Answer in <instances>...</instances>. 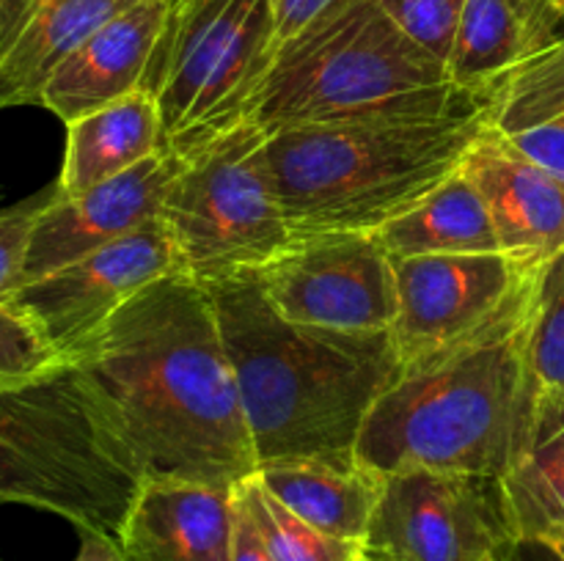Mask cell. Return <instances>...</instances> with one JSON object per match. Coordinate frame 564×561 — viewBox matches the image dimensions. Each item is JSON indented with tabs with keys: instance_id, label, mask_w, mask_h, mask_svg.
I'll use <instances>...</instances> for the list:
<instances>
[{
	"instance_id": "9a60e30c",
	"label": "cell",
	"mask_w": 564,
	"mask_h": 561,
	"mask_svg": "<svg viewBox=\"0 0 564 561\" xmlns=\"http://www.w3.org/2000/svg\"><path fill=\"white\" fill-rule=\"evenodd\" d=\"M463 174L488 207L501 253L534 270L564 251V182L523 157L485 124Z\"/></svg>"
},
{
	"instance_id": "6da1fadb",
	"label": "cell",
	"mask_w": 564,
	"mask_h": 561,
	"mask_svg": "<svg viewBox=\"0 0 564 561\" xmlns=\"http://www.w3.org/2000/svg\"><path fill=\"white\" fill-rule=\"evenodd\" d=\"M141 479L229 484L259 468L207 286L154 280L69 355Z\"/></svg>"
},
{
	"instance_id": "277c9868",
	"label": "cell",
	"mask_w": 564,
	"mask_h": 561,
	"mask_svg": "<svg viewBox=\"0 0 564 561\" xmlns=\"http://www.w3.org/2000/svg\"><path fill=\"white\" fill-rule=\"evenodd\" d=\"M485 108L488 97L457 88L446 66L416 47L378 0H341L281 44L246 121L281 132L438 121Z\"/></svg>"
},
{
	"instance_id": "cb8c5ba5",
	"label": "cell",
	"mask_w": 564,
	"mask_h": 561,
	"mask_svg": "<svg viewBox=\"0 0 564 561\" xmlns=\"http://www.w3.org/2000/svg\"><path fill=\"white\" fill-rule=\"evenodd\" d=\"M235 495L262 534L273 561H364L367 556L361 542L336 539L292 515L264 490L257 473L237 482Z\"/></svg>"
},
{
	"instance_id": "7402d4cb",
	"label": "cell",
	"mask_w": 564,
	"mask_h": 561,
	"mask_svg": "<svg viewBox=\"0 0 564 561\" xmlns=\"http://www.w3.org/2000/svg\"><path fill=\"white\" fill-rule=\"evenodd\" d=\"M391 262L413 256L501 253L482 193L460 170L375 234Z\"/></svg>"
},
{
	"instance_id": "f1b7e54d",
	"label": "cell",
	"mask_w": 564,
	"mask_h": 561,
	"mask_svg": "<svg viewBox=\"0 0 564 561\" xmlns=\"http://www.w3.org/2000/svg\"><path fill=\"white\" fill-rule=\"evenodd\" d=\"M341 3V0H275L273 3V38L275 53L281 44L295 38L303 28L312 25L317 16H323L330 6Z\"/></svg>"
},
{
	"instance_id": "5bb4252c",
	"label": "cell",
	"mask_w": 564,
	"mask_h": 561,
	"mask_svg": "<svg viewBox=\"0 0 564 561\" xmlns=\"http://www.w3.org/2000/svg\"><path fill=\"white\" fill-rule=\"evenodd\" d=\"M169 6L135 0L97 28L44 86L39 105L55 119L72 124L110 102L147 88L152 61L169 33Z\"/></svg>"
},
{
	"instance_id": "f546056e",
	"label": "cell",
	"mask_w": 564,
	"mask_h": 561,
	"mask_svg": "<svg viewBox=\"0 0 564 561\" xmlns=\"http://www.w3.org/2000/svg\"><path fill=\"white\" fill-rule=\"evenodd\" d=\"M237 498V495H235ZM231 561H273L262 534L253 526L251 515L242 509L237 501V526H235V548H231Z\"/></svg>"
},
{
	"instance_id": "603a6c76",
	"label": "cell",
	"mask_w": 564,
	"mask_h": 561,
	"mask_svg": "<svg viewBox=\"0 0 564 561\" xmlns=\"http://www.w3.org/2000/svg\"><path fill=\"white\" fill-rule=\"evenodd\" d=\"M501 484L518 539L564 531V396L540 391L532 440Z\"/></svg>"
},
{
	"instance_id": "3957f363",
	"label": "cell",
	"mask_w": 564,
	"mask_h": 561,
	"mask_svg": "<svg viewBox=\"0 0 564 561\" xmlns=\"http://www.w3.org/2000/svg\"><path fill=\"white\" fill-rule=\"evenodd\" d=\"M529 292L482 336L397 374L364 421L358 465L380 476L411 468L510 473L532 440L540 402L527 361Z\"/></svg>"
},
{
	"instance_id": "52a82bcc",
	"label": "cell",
	"mask_w": 564,
	"mask_h": 561,
	"mask_svg": "<svg viewBox=\"0 0 564 561\" xmlns=\"http://www.w3.org/2000/svg\"><path fill=\"white\" fill-rule=\"evenodd\" d=\"M264 143L262 127L240 121L180 157L158 218L180 273L202 286L259 273L295 242Z\"/></svg>"
},
{
	"instance_id": "4fadbf2b",
	"label": "cell",
	"mask_w": 564,
	"mask_h": 561,
	"mask_svg": "<svg viewBox=\"0 0 564 561\" xmlns=\"http://www.w3.org/2000/svg\"><path fill=\"white\" fill-rule=\"evenodd\" d=\"M176 165V154L160 152L83 196L64 198L53 187L33 226L22 286L152 223Z\"/></svg>"
},
{
	"instance_id": "e0dca14e",
	"label": "cell",
	"mask_w": 564,
	"mask_h": 561,
	"mask_svg": "<svg viewBox=\"0 0 564 561\" xmlns=\"http://www.w3.org/2000/svg\"><path fill=\"white\" fill-rule=\"evenodd\" d=\"M564 33L560 0H466L455 50L446 64L449 80L477 97L543 53Z\"/></svg>"
},
{
	"instance_id": "484cf974",
	"label": "cell",
	"mask_w": 564,
	"mask_h": 561,
	"mask_svg": "<svg viewBox=\"0 0 564 561\" xmlns=\"http://www.w3.org/2000/svg\"><path fill=\"white\" fill-rule=\"evenodd\" d=\"M69 361L17 302H0V388H20L64 372Z\"/></svg>"
},
{
	"instance_id": "ffe728a7",
	"label": "cell",
	"mask_w": 564,
	"mask_h": 561,
	"mask_svg": "<svg viewBox=\"0 0 564 561\" xmlns=\"http://www.w3.org/2000/svg\"><path fill=\"white\" fill-rule=\"evenodd\" d=\"M273 498L317 531L347 542H367L383 476L358 462L275 460L257 468Z\"/></svg>"
},
{
	"instance_id": "d590c367",
	"label": "cell",
	"mask_w": 564,
	"mask_h": 561,
	"mask_svg": "<svg viewBox=\"0 0 564 561\" xmlns=\"http://www.w3.org/2000/svg\"><path fill=\"white\" fill-rule=\"evenodd\" d=\"M364 561H389V559H383V556H375V553H369V550H367Z\"/></svg>"
},
{
	"instance_id": "d4e9b609",
	"label": "cell",
	"mask_w": 564,
	"mask_h": 561,
	"mask_svg": "<svg viewBox=\"0 0 564 561\" xmlns=\"http://www.w3.org/2000/svg\"><path fill=\"white\" fill-rule=\"evenodd\" d=\"M527 361L540 391L564 396V251L532 273Z\"/></svg>"
},
{
	"instance_id": "83f0119b",
	"label": "cell",
	"mask_w": 564,
	"mask_h": 561,
	"mask_svg": "<svg viewBox=\"0 0 564 561\" xmlns=\"http://www.w3.org/2000/svg\"><path fill=\"white\" fill-rule=\"evenodd\" d=\"M50 196H53V187L42 196L0 209V302L11 300L20 292L33 226H36L39 212L50 201Z\"/></svg>"
},
{
	"instance_id": "1f68e13d",
	"label": "cell",
	"mask_w": 564,
	"mask_h": 561,
	"mask_svg": "<svg viewBox=\"0 0 564 561\" xmlns=\"http://www.w3.org/2000/svg\"><path fill=\"white\" fill-rule=\"evenodd\" d=\"M505 561H564L549 539H516Z\"/></svg>"
},
{
	"instance_id": "2e32d148",
	"label": "cell",
	"mask_w": 564,
	"mask_h": 561,
	"mask_svg": "<svg viewBox=\"0 0 564 561\" xmlns=\"http://www.w3.org/2000/svg\"><path fill=\"white\" fill-rule=\"evenodd\" d=\"M235 526L229 484L143 479L119 542L130 561H231Z\"/></svg>"
},
{
	"instance_id": "7c38bea8",
	"label": "cell",
	"mask_w": 564,
	"mask_h": 561,
	"mask_svg": "<svg viewBox=\"0 0 564 561\" xmlns=\"http://www.w3.org/2000/svg\"><path fill=\"white\" fill-rule=\"evenodd\" d=\"M180 273L160 218L132 234L20 286L11 302L31 314L69 361L72 350L108 322L138 292Z\"/></svg>"
},
{
	"instance_id": "7a4b0ae2",
	"label": "cell",
	"mask_w": 564,
	"mask_h": 561,
	"mask_svg": "<svg viewBox=\"0 0 564 561\" xmlns=\"http://www.w3.org/2000/svg\"><path fill=\"white\" fill-rule=\"evenodd\" d=\"M257 462H356L375 402L402 372L391 330L341 333L281 317L257 273L207 286Z\"/></svg>"
},
{
	"instance_id": "30bf717a",
	"label": "cell",
	"mask_w": 564,
	"mask_h": 561,
	"mask_svg": "<svg viewBox=\"0 0 564 561\" xmlns=\"http://www.w3.org/2000/svg\"><path fill=\"white\" fill-rule=\"evenodd\" d=\"M534 270L505 253L413 256L394 262L402 369L433 361L494 328L529 292Z\"/></svg>"
},
{
	"instance_id": "5b68a950",
	"label": "cell",
	"mask_w": 564,
	"mask_h": 561,
	"mask_svg": "<svg viewBox=\"0 0 564 561\" xmlns=\"http://www.w3.org/2000/svg\"><path fill=\"white\" fill-rule=\"evenodd\" d=\"M488 124V108L438 121L268 132L264 157L292 234H378L444 185Z\"/></svg>"
},
{
	"instance_id": "ac0fdd59",
	"label": "cell",
	"mask_w": 564,
	"mask_h": 561,
	"mask_svg": "<svg viewBox=\"0 0 564 561\" xmlns=\"http://www.w3.org/2000/svg\"><path fill=\"white\" fill-rule=\"evenodd\" d=\"M135 0H33L0 31V110L39 105L61 64Z\"/></svg>"
},
{
	"instance_id": "44dd1931",
	"label": "cell",
	"mask_w": 564,
	"mask_h": 561,
	"mask_svg": "<svg viewBox=\"0 0 564 561\" xmlns=\"http://www.w3.org/2000/svg\"><path fill=\"white\" fill-rule=\"evenodd\" d=\"M488 127L564 182V33L490 88Z\"/></svg>"
},
{
	"instance_id": "8992f818",
	"label": "cell",
	"mask_w": 564,
	"mask_h": 561,
	"mask_svg": "<svg viewBox=\"0 0 564 561\" xmlns=\"http://www.w3.org/2000/svg\"><path fill=\"white\" fill-rule=\"evenodd\" d=\"M141 482L72 366L0 388V504L33 506L119 537Z\"/></svg>"
},
{
	"instance_id": "d6986e66",
	"label": "cell",
	"mask_w": 564,
	"mask_h": 561,
	"mask_svg": "<svg viewBox=\"0 0 564 561\" xmlns=\"http://www.w3.org/2000/svg\"><path fill=\"white\" fill-rule=\"evenodd\" d=\"M163 152V116L158 97L138 88L66 124V152L55 193L83 196Z\"/></svg>"
},
{
	"instance_id": "ba28073f",
	"label": "cell",
	"mask_w": 564,
	"mask_h": 561,
	"mask_svg": "<svg viewBox=\"0 0 564 561\" xmlns=\"http://www.w3.org/2000/svg\"><path fill=\"white\" fill-rule=\"evenodd\" d=\"M275 0H191L171 20L147 88L163 116V152H193L246 121L275 55Z\"/></svg>"
},
{
	"instance_id": "8d00e7d4",
	"label": "cell",
	"mask_w": 564,
	"mask_h": 561,
	"mask_svg": "<svg viewBox=\"0 0 564 561\" xmlns=\"http://www.w3.org/2000/svg\"><path fill=\"white\" fill-rule=\"evenodd\" d=\"M560 3H562V6H564V0H560Z\"/></svg>"
},
{
	"instance_id": "4dcf8cb0",
	"label": "cell",
	"mask_w": 564,
	"mask_h": 561,
	"mask_svg": "<svg viewBox=\"0 0 564 561\" xmlns=\"http://www.w3.org/2000/svg\"><path fill=\"white\" fill-rule=\"evenodd\" d=\"M77 531H80V548L75 561H130L113 534L99 528H77Z\"/></svg>"
},
{
	"instance_id": "9c48e42d",
	"label": "cell",
	"mask_w": 564,
	"mask_h": 561,
	"mask_svg": "<svg viewBox=\"0 0 564 561\" xmlns=\"http://www.w3.org/2000/svg\"><path fill=\"white\" fill-rule=\"evenodd\" d=\"M499 476L386 473L364 548L389 561H505L516 542Z\"/></svg>"
},
{
	"instance_id": "e575fe53",
	"label": "cell",
	"mask_w": 564,
	"mask_h": 561,
	"mask_svg": "<svg viewBox=\"0 0 564 561\" xmlns=\"http://www.w3.org/2000/svg\"><path fill=\"white\" fill-rule=\"evenodd\" d=\"M549 542L554 544L556 550H560V553H562V559H564V531H562V534H556V537H551Z\"/></svg>"
},
{
	"instance_id": "4316f807",
	"label": "cell",
	"mask_w": 564,
	"mask_h": 561,
	"mask_svg": "<svg viewBox=\"0 0 564 561\" xmlns=\"http://www.w3.org/2000/svg\"><path fill=\"white\" fill-rule=\"evenodd\" d=\"M394 25L438 64H449L466 0H378Z\"/></svg>"
},
{
	"instance_id": "74e56055",
	"label": "cell",
	"mask_w": 564,
	"mask_h": 561,
	"mask_svg": "<svg viewBox=\"0 0 564 561\" xmlns=\"http://www.w3.org/2000/svg\"><path fill=\"white\" fill-rule=\"evenodd\" d=\"M0 3H3V0H0Z\"/></svg>"
},
{
	"instance_id": "f35d334b",
	"label": "cell",
	"mask_w": 564,
	"mask_h": 561,
	"mask_svg": "<svg viewBox=\"0 0 564 561\" xmlns=\"http://www.w3.org/2000/svg\"><path fill=\"white\" fill-rule=\"evenodd\" d=\"M0 561H3V559H0Z\"/></svg>"
},
{
	"instance_id": "d6a6232c",
	"label": "cell",
	"mask_w": 564,
	"mask_h": 561,
	"mask_svg": "<svg viewBox=\"0 0 564 561\" xmlns=\"http://www.w3.org/2000/svg\"><path fill=\"white\" fill-rule=\"evenodd\" d=\"M31 3L33 0H3V3H0V31H3V28Z\"/></svg>"
},
{
	"instance_id": "8fae6325",
	"label": "cell",
	"mask_w": 564,
	"mask_h": 561,
	"mask_svg": "<svg viewBox=\"0 0 564 561\" xmlns=\"http://www.w3.org/2000/svg\"><path fill=\"white\" fill-rule=\"evenodd\" d=\"M257 275L275 311L295 324L380 333L397 319L394 262L375 234L295 237Z\"/></svg>"
},
{
	"instance_id": "836d02e7",
	"label": "cell",
	"mask_w": 564,
	"mask_h": 561,
	"mask_svg": "<svg viewBox=\"0 0 564 561\" xmlns=\"http://www.w3.org/2000/svg\"><path fill=\"white\" fill-rule=\"evenodd\" d=\"M160 3H163V6H169V9H171V14H180V11L182 9H185V6L187 3H191V0H160Z\"/></svg>"
}]
</instances>
